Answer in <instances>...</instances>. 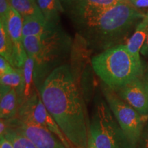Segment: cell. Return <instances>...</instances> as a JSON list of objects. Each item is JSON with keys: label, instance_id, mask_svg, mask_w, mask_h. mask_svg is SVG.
Wrapping results in <instances>:
<instances>
[{"label": "cell", "instance_id": "cell-26", "mask_svg": "<svg viewBox=\"0 0 148 148\" xmlns=\"http://www.w3.org/2000/svg\"><path fill=\"white\" fill-rule=\"evenodd\" d=\"M140 53L141 55L144 56H148V34L145 42H144L143 47H142L141 49H140Z\"/></svg>", "mask_w": 148, "mask_h": 148}, {"label": "cell", "instance_id": "cell-24", "mask_svg": "<svg viewBox=\"0 0 148 148\" xmlns=\"http://www.w3.org/2000/svg\"><path fill=\"white\" fill-rule=\"evenodd\" d=\"M130 4L136 8H147L148 0H128Z\"/></svg>", "mask_w": 148, "mask_h": 148}, {"label": "cell", "instance_id": "cell-27", "mask_svg": "<svg viewBox=\"0 0 148 148\" xmlns=\"http://www.w3.org/2000/svg\"><path fill=\"white\" fill-rule=\"evenodd\" d=\"M86 148H97V146L95 145V142H94L93 139H92V136H90V134L88 132V143L87 145H86Z\"/></svg>", "mask_w": 148, "mask_h": 148}, {"label": "cell", "instance_id": "cell-11", "mask_svg": "<svg viewBox=\"0 0 148 148\" xmlns=\"http://www.w3.org/2000/svg\"><path fill=\"white\" fill-rule=\"evenodd\" d=\"M115 92L138 113L148 116V86L143 77L131 81Z\"/></svg>", "mask_w": 148, "mask_h": 148}, {"label": "cell", "instance_id": "cell-5", "mask_svg": "<svg viewBox=\"0 0 148 148\" xmlns=\"http://www.w3.org/2000/svg\"><path fill=\"white\" fill-rule=\"evenodd\" d=\"M88 132L97 148H136L122 130L105 99L95 102Z\"/></svg>", "mask_w": 148, "mask_h": 148}, {"label": "cell", "instance_id": "cell-21", "mask_svg": "<svg viewBox=\"0 0 148 148\" xmlns=\"http://www.w3.org/2000/svg\"><path fill=\"white\" fill-rule=\"evenodd\" d=\"M136 148H148V121L136 143Z\"/></svg>", "mask_w": 148, "mask_h": 148}, {"label": "cell", "instance_id": "cell-25", "mask_svg": "<svg viewBox=\"0 0 148 148\" xmlns=\"http://www.w3.org/2000/svg\"><path fill=\"white\" fill-rule=\"evenodd\" d=\"M0 148H14L11 142L5 136H0Z\"/></svg>", "mask_w": 148, "mask_h": 148}, {"label": "cell", "instance_id": "cell-9", "mask_svg": "<svg viewBox=\"0 0 148 148\" xmlns=\"http://www.w3.org/2000/svg\"><path fill=\"white\" fill-rule=\"evenodd\" d=\"M72 21L84 19L128 0H60Z\"/></svg>", "mask_w": 148, "mask_h": 148}, {"label": "cell", "instance_id": "cell-23", "mask_svg": "<svg viewBox=\"0 0 148 148\" xmlns=\"http://www.w3.org/2000/svg\"><path fill=\"white\" fill-rule=\"evenodd\" d=\"M10 7V0H0V20L4 21Z\"/></svg>", "mask_w": 148, "mask_h": 148}, {"label": "cell", "instance_id": "cell-12", "mask_svg": "<svg viewBox=\"0 0 148 148\" xmlns=\"http://www.w3.org/2000/svg\"><path fill=\"white\" fill-rule=\"evenodd\" d=\"M148 34V12L140 21L125 43L128 51L135 58L140 59V52Z\"/></svg>", "mask_w": 148, "mask_h": 148}, {"label": "cell", "instance_id": "cell-22", "mask_svg": "<svg viewBox=\"0 0 148 148\" xmlns=\"http://www.w3.org/2000/svg\"><path fill=\"white\" fill-rule=\"evenodd\" d=\"M14 69V68L8 60H7L2 56L0 57V75L12 72Z\"/></svg>", "mask_w": 148, "mask_h": 148}, {"label": "cell", "instance_id": "cell-1", "mask_svg": "<svg viewBox=\"0 0 148 148\" xmlns=\"http://www.w3.org/2000/svg\"><path fill=\"white\" fill-rule=\"evenodd\" d=\"M42 102L73 148H86L89 122L82 92L68 64L55 68L38 88Z\"/></svg>", "mask_w": 148, "mask_h": 148}, {"label": "cell", "instance_id": "cell-3", "mask_svg": "<svg viewBox=\"0 0 148 148\" xmlns=\"http://www.w3.org/2000/svg\"><path fill=\"white\" fill-rule=\"evenodd\" d=\"M23 42L27 56L34 60V83L38 89L47 75L62 64L71 48V38L60 24L49 23L43 34L24 37Z\"/></svg>", "mask_w": 148, "mask_h": 148}, {"label": "cell", "instance_id": "cell-17", "mask_svg": "<svg viewBox=\"0 0 148 148\" xmlns=\"http://www.w3.org/2000/svg\"><path fill=\"white\" fill-rule=\"evenodd\" d=\"M10 3L11 6L17 11L23 18L32 16L44 17L38 8L36 0H10Z\"/></svg>", "mask_w": 148, "mask_h": 148}, {"label": "cell", "instance_id": "cell-28", "mask_svg": "<svg viewBox=\"0 0 148 148\" xmlns=\"http://www.w3.org/2000/svg\"><path fill=\"white\" fill-rule=\"evenodd\" d=\"M143 78L144 79V81H145V83L147 84V86H148V65L147 66V69H146L145 75H144Z\"/></svg>", "mask_w": 148, "mask_h": 148}, {"label": "cell", "instance_id": "cell-15", "mask_svg": "<svg viewBox=\"0 0 148 148\" xmlns=\"http://www.w3.org/2000/svg\"><path fill=\"white\" fill-rule=\"evenodd\" d=\"M36 3L47 23L59 24L61 14L64 12L60 0H36Z\"/></svg>", "mask_w": 148, "mask_h": 148}, {"label": "cell", "instance_id": "cell-13", "mask_svg": "<svg viewBox=\"0 0 148 148\" xmlns=\"http://www.w3.org/2000/svg\"><path fill=\"white\" fill-rule=\"evenodd\" d=\"M34 59L27 56L23 66V84L21 96L18 99L19 106L33 95L37 88L34 83Z\"/></svg>", "mask_w": 148, "mask_h": 148}, {"label": "cell", "instance_id": "cell-14", "mask_svg": "<svg viewBox=\"0 0 148 148\" xmlns=\"http://www.w3.org/2000/svg\"><path fill=\"white\" fill-rule=\"evenodd\" d=\"M19 108L17 92L14 88L0 93V118L12 119L16 117Z\"/></svg>", "mask_w": 148, "mask_h": 148}, {"label": "cell", "instance_id": "cell-2", "mask_svg": "<svg viewBox=\"0 0 148 148\" xmlns=\"http://www.w3.org/2000/svg\"><path fill=\"white\" fill-rule=\"evenodd\" d=\"M145 16L130 3H121L73 23L88 47L101 52L123 44L121 42Z\"/></svg>", "mask_w": 148, "mask_h": 148}, {"label": "cell", "instance_id": "cell-10", "mask_svg": "<svg viewBox=\"0 0 148 148\" xmlns=\"http://www.w3.org/2000/svg\"><path fill=\"white\" fill-rule=\"evenodd\" d=\"M1 21V20H0ZM12 46L11 64L14 68H23L27 55L23 42V18L16 10L10 7L4 21Z\"/></svg>", "mask_w": 148, "mask_h": 148}, {"label": "cell", "instance_id": "cell-4", "mask_svg": "<svg viewBox=\"0 0 148 148\" xmlns=\"http://www.w3.org/2000/svg\"><path fill=\"white\" fill-rule=\"evenodd\" d=\"M91 65L102 83L114 91L143 75L141 60L135 58L125 44L94 56L91 58Z\"/></svg>", "mask_w": 148, "mask_h": 148}, {"label": "cell", "instance_id": "cell-18", "mask_svg": "<svg viewBox=\"0 0 148 148\" xmlns=\"http://www.w3.org/2000/svg\"><path fill=\"white\" fill-rule=\"evenodd\" d=\"M0 84L15 89L19 99L23 84V68H14L12 72L0 75Z\"/></svg>", "mask_w": 148, "mask_h": 148}, {"label": "cell", "instance_id": "cell-7", "mask_svg": "<svg viewBox=\"0 0 148 148\" xmlns=\"http://www.w3.org/2000/svg\"><path fill=\"white\" fill-rule=\"evenodd\" d=\"M16 117L21 121L45 127L56 135L68 148H73L46 108L37 88L33 95L19 106Z\"/></svg>", "mask_w": 148, "mask_h": 148}, {"label": "cell", "instance_id": "cell-19", "mask_svg": "<svg viewBox=\"0 0 148 148\" xmlns=\"http://www.w3.org/2000/svg\"><path fill=\"white\" fill-rule=\"evenodd\" d=\"M12 46L8 31L3 21H0V55L11 64Z\"/></svg>", "mask_w": 148, "mask_h": 148}, {"label": "cell", "instance_id": "cell-20", "mask_svg": "<svg viewBox=\"0 0 148 148\" xmlns=\"http://www.w3.org/2000/svg\"><path fill=\"white\" fill-rule=\"evenodd\" d=\"M4 136L10 140L14 148H37L26 136L9 126Z\"/></svg>", "mask_w": 148, "mask_h": 148}, {"label": "cell", "instance_id": "cell-16", "mask_svg": "<svg viewBox=\"0 0 148 148\" xmlns=\"http://www.w3.org/2000/svg\"><path fill=\"white\" fill-rule=\"evenodd\" d=\"M49 26V23L44 17L32 16L23 18V38L29 36H40L47 31Z\"/></svg>", "mask_w": 148, "mask_h": 148}, {"label": "cell", "instance_id": "cell-6", "mask_svg": "<svg viewBox=\"0 0 148 148\" xmlns=\"http://www.w3.org/2000/svg\"><path fill=\"white\" fill-rule=\"evenodd\" d=\"M105 101L110 108L116 121L127 137L136 145L143 130L148 121V116L141 115L118 94L103 83L101 84Z\"/></svg>", "mask_w": 148, "mask_h": 148}, {"label": "cell", "instance_id": "cell-8", "mask_svg": "<svg viewBox=\"0 0 148 148\" xmlns=\"http://www.w3.org/2000/svg\"><path fill=\"white\" fill-rule=\"evenodd\" d=\"M7 120L9 127L26 136L37 148H68L56 135L45 127L21 121L17 117Z\"/></svg>", "mask_w": 148, "mask_h": 148}]
</instances>
